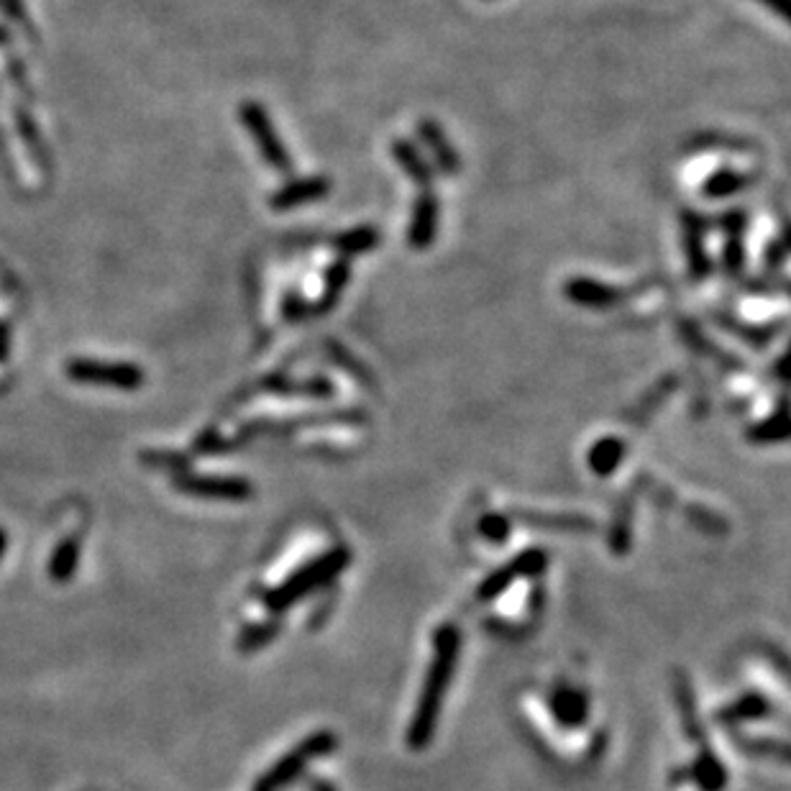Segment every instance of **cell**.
Wrapping results in <instances>:
<instances>
[{
  "instance_id": "cell-25",
  "label": "cell",
  "mask_w": 791,
  "mask_h": 791,
  "mask_svg": "<svg viewBox=\"0 0 791 791\" xmlns=\"http://www.w3.org/2000/svg\"><path fill=\"white\" fill-rule=\"evenodd\" d=\"M584 710H587V702H584L582 694L561 692L559 697H556V712H559L561 720H566L569 725H579L584 717Z\"/></svg>"
},
{
  "instance_id": "cell-2",
  "label": "cell",
  "mask_w": 791,
  "mask_h": 791,
  "mask_svg": "<svg viewBox=\"0 0 791 791\" xmlns=\"http://www.w3.org/2000/svg\"><path fill=\"white\" fill-rule=\"evenodd\" d=\"M64 374L77 384H98V387H111V390L123 392L139 390L146 379L139 364L103 359H70L64 364Z\"/></svg>"
},
{
  "instance_id": "cell-26",
  "label": "cell",
  "mask_w": 791,
  "mask_h": 791,
  "mask_svg": "<svg viewBox=\"0 0 791 791\" xmlns=\"http://www.w3.org/2000/svg\"><path fill=\"white\" fill-rule=\"evenodd\" d=\"M277 625L274 623H262V625H251V628H246L244 633H241L239 643L236 646L241 648V651H254V648H262L267 646L269 640L277 635Z\"/></svg>"
},
{
  "instance_id": "cell-13",
  "label": "cell",
  "mask_w": 791,
  "mask_h": 791,
  "mask_svg": "<svg viewBox=\"0 0 791 791\" xmlns=\"http://www.w3.org/2000/svg\"><path fill=\"white\" fill-rule=\"evenodd\" d=\"M418 136L423 139V144L428 146V152L433 154V162L438 164L443 175H459L461 159L451 141H448L446 131L436 123V118H420L418 121Z\"/></svg>"
},
{
  "instance_id": "cell-9",
  "label": "cell",
  "mask_w": 791,
  "mask_h": 791,
  "mask_svg": "<svg viewBox=\"0 0 791 791\" xmlns=\"http://www.w3.org/2000/svg\"><path fill=\"white\" fill-rule=\"evenodd\" d=\"M438 223H441V203H438V195L433 190H420L408 228L410 246L415 251L431 249L438 236Z\"/></svg>"
},
{
  "instance_id": "cell-11",
  "label": "cell",
  "mask_w": 791,
  "mask_h": 791,
  "mask_svg": "<svg viewBox=\"0 0 791 791\" xmlns=\"http://www.w3.org/2000/svg\"><path fill=\"white\" fill-rule=\"evenodd\" d=\"M331 180L328 177H303V180H292L287 185H282L280 190L272 192L269 198V205L272 210H295L300 205L315 203V200H323L331 195Z\"/></svg>"
},
{
  "instance_id": "cell-36",
  "label": "cell",
  "mask_w": 791,
  "mask_h": 791,
  "mask_svg": "<svg viewBox=\"0 0 791 791\" xmlns=\"http://www.w3.org/2000/svg\"><path fill=\"white\" fill-rule=\"evenodd\" d=\"M6 548H8V536H6V530L0 528V559L6 556Z\"/></svg>"
},
{
  "instance_id": "cell-33",
  "label": "cell",
  "mask_w": 791,
  "mask_h": 791,
  "mask_svg": "<svg viewBox=\"0 0 791 791\" xmlns=\"http://www.w3.org/2000/svg\"><path fill=\"white\" fill-rule=\"evenodd\" d=\"M786 262V241H774V244L766 249V267L768 269H779L781 264Z\"/></svg>"
},
{
  "instance_id": "cell-30",
  "label": "cell",
  "mask_w": 791,
  "mask_h": 791,
  "mask_svg": "<svg viewBox=\"0 0 791 791\" xmlns=\"http://www.w3.org/2000/svg\"><path fill=\"white\" fill-rule=\"evenodd\" d=\"M479 528H482V533L489 538V541H495V543L505 541L507 533H510V530H507L510 525H507L505 515H484V520L479 523Z\"/></svg>"
},
{
  "instance_id": "cell-23",
  "label": "cell",
  "mask_w": 791,
  "mask_h": 791,
  "mask_svg": "<svg viewBox=\"0 0 791 791\" xmlns=\"http://www.w3.org/2000/svg\"><path fill=\"white\" fill-rule=\"evenodd\" d=\"M745 262H748V251H745L743 236H728L725 246H722V269L730 277H740L745 272Z\"/></svg>"
},
{
  "instance_id": "cell-27",
  "label": "cell",
  "mask_w": 791,
  "mask_h": 791,
  "mask_svg": "<svg viewBox=\"0 0 791 791\" xmlns=\"http://www.w3.org/2000/svg\"><path fill=\"white\" fill-rule=\"evenodd\" d=\"M676 387H679V377H676V374H666V377L661 379V382H658V384H653V390L648 392V395L643 397V400H640L638 413H640V415H646L648 410L656 408L658 402L664 400V397H669L671 392L676 390Z\"/></svg>"
},
{
  "instance_id": "cell-14",
  "label": "cell",
  "mask_w": 791,
  "mask_h": 791,
  "mask_svg": "<svg viewBox=\"0 0 791 791\" xmlns=\"http://www.w3.org/2000/svg\"><path fill=\"white\" fill-rule=\"evenodd\" d=\"M712 320H715L722 331H728L730 336L740 338L745 344H751L753 349H763L768 341H774L776 333H779L781 326H784V320H779L774 326H756V323L735 318L733 313H725V310H712Z\"/></svg>"
},
{
  "instance_id": "cell-16",
  "label": "cell",
  "mask_w": 791,
  "mask_h": 791,
  "mask_svg": "<svg viewBox=\"0 0 791 791\" xmlns=\"http://www.w3.org/2000/svg\"><path fill=\"white\" fill-rule=\"evenodd\" d=\"M349 280H351V264L349 259L341 256V259H336V262L326 269V287L320 292L318 303L310 305V315L331 313V310L336 308L338 300H341V295H344Z\"/></svg>"
},
{
  "instance_id": "cell-32",
  "label": "cell",
  "mask_w": 791,
  "mask_h": 791,
  "mask_svg": "<svg viewBox=\"0 0 791 791\" xmlns=\"http://www.w3.org/2000/svg\"><path fill=\"white\" fill-rule=\"evenodd\" d=\"M141 461L149 466H157V469H169V472L177 469V466H180V469H185L187 466V461L177 454H144L141 456Z\"/></svg>"
},
{
  "instance_id": "cell-20",
  "label": "cell",
  "mask_w": 791,
  "mask_h": 791,
  "mask_svg": "<svg viewBox=\"0 0 791 791\" xmlns=\"http://www.w3.org/2000/svg\"><path fill=\"white\" fill-rule=\"evenodd\" d=\"M623 456H625V443L620 441V438H612V436L600 438V441L592 446V451H589V466H592L594 474L610 477L617 466H620Z\"/></svg>"
},
{
  "instance_id": "cell-5",
  "label": "cell",
  "mask_w": 791,
  "mask_h": 791,
  "mask_svg": "<svg viewBox=\"0 0 791 791\" xmlns=\"http://www.w3.org/2000/svg\"><path fill=\"white\" fill-rule=\"evenodd\" d=\"M333 748H336V738H333L331 733H315L313 738L305 740L300 748H295L292 753H287L282 761L274 763L272 768H269L267 774L262 776V779L256 781L254 791H280L285 789L287 784H292V781L300 776V771H303L305 766H308L310 758H318V756H326V753H331Z\"/></svg>"
},
{
  "instance_id": "cell-29",
  "label": "cell",
  "mask_w": 791,
  "mask_h": 791,
  "mask_svg": "<svg viewBox=\"0 0 791 791\" xmlns=\"http://www.w3.org/2000/svg\"><path fill=\"white\" fill-rule=\"evenodd\" d=\"M717 226L725 231V236H743L748 228V213L743 208H730L728 213L717 218Z\"/></svg>"
},
{
  "instance_id": "cell-3",
  "label": "cell",
  "mask_w": 791,
  "mask_h": 791,
  "mask_svg": "<svg viewBox=\"0 0 791 791\" xmlns=\"http://www.w3.org/2000/svg\"><path fill=\"white\" fill-rule=\"evenodd\" d=\"M346 564H349V551H346V548H336V551L326 553L323 559L313 561V564L305 566L303 571H297L295 576H290L282 587L272 589V592L267 594L269 610L274 612L285 610V607H290L292 602L300 600V597L308 594L313 587L326 584L328 579L336 576Z\"/></svg>"
},
{
  "instance_id": "cell-22",
  "label": "cell",
  "mask_w": 791,
  "mask_h": 791,
  "mask_svg": "<svg viewBox=\"0 0 791 791\" xmlns=\"http://www.w3.org/2000/svg\"><path fill=\"white\" fill-rule=\"evenodd\" d=\"M786 436H789V420H786V400L781 397L776 413L768 415L766 420H761V423L753 425L751 431H748V441L776 443V441H786Z\"/></svg>"
},
{
  "instance_id": "cell-28",
  "label": "cell",
  "mask_w": 791,
  "mask_h": 791,
  "mask_svg": "<svg viewBox=\"0 0 791 791\" xmlns=\"http://www.w3.org/2000/svg\"><path fill=\"white\" fill-rule=\"evenodd\" d=\"M766 712V702H763L761 697H753V694H748V697L740 699L735 707H730L725 715H722V720H751V717H758Z\"/></svg>"
},
{
  "instance_id": "cell-15",
  "label": "cell",
  "mask_w": 791,
  "mask_h": 791,
  "mask_svg": "<svg viewBox=\"0 0 791 791\" xmlns=\"http://www.w3.org/2000/svg\"><path fill=\"white\" fill-rule=\"evenodd\" d=\"M392 157H395L397 167L418 185V190H433V167L423 159V154L418 152V146L408 139H395L392 141Z\"/></svg>"
},
{
  "instance_id": "cell-8",
  "label": "cell",
  "mask_w": 791,
  "mask_h": 791,
  "mask_svg": "<svg viewBox=\"0 0 791 791\" xmlns=\"http://www.w3.org/2000/svg\"><path fill=\"white\" fill-rule=\"evenodd\" d=\"M175 487L180 489L182 495H192V497H203V500H249L254 495V487H251L246 479H236V477H195V474L180 472L175 477Z\"/></svg>"
},
{
  "instance_id": "cell-17",
  "label": "cell",
  "mask_w": 791,
  "mask_h": 791,
  "mask_svg": "<svg viewBox=\"0 0 791 791\" xmlns=\"http://www.w3.org/2000/svg\"><path fill=\"white\" fill-rule=\"evenodd\" d=\"M753 182H756V175H751V172H738V169L728 167L717 169L702 182V195L710 200L733 198V195L743 192L745 187H751Z\"/></svg>"
},
{
  "instance_id": "cell-35",
  "label": "cell",
  "mask_w": 791,
  "mask_h": 791,
  "mask_svg": "<svg viewBox=\"0 0 791 791\" xmlns=\"http://www.w3.org/2000/svg\"><path fill=\"white\" fill-rule=\"evenodd\" d=\"M8 344H11V331H8L6 323H0V359L8 356Z\"/></svg>"
},
{
  "instance_id": "cell-6",
  "label": "cell",
  "mask_w": 791,
  "mask_h": 791,
  "mask_svg": "<svg viewBox=\"0 0 791 791\" xmlns=\"http://www.w3.org/2000/svg\"><path fill=\"white\" fill-rule=\"evenodd\" d=\"M648 287H651V282H640L635 287H617L605 285L600 280H592V277H571V280L564 282V297L569 303L579 305V308L610 310L620 308L625 300L640 295V292H646Z\"/></svg>"
},
{
  "instance_id": "cell-7",
  "label": "cell",
  "mask_w": 791,
  "mask_h": 791,
  "mask_svg": "<svg viewBox=\"0 0 791 791\" xmlns=\"http://www.w3.org/2000/svg\"><path fill=\"white\" fill-rule=\"evenodd\" d=\"M710 223V218H704L697 210L681 213V241H684V254H687V272L694 282H704L712 274L710 251L704 244Z\"/></svg>"
},
{
  "instance_id": "cell-4",
  "label": "cell",
  "mask_w": 791,
  "mask_h": 791,
  "mask_svg": "<svg viewBox=\"0 0 791 791\" xmlns=\"http://www.w3.org/2000/svg\"><path fill=\"white\" fill-rule=\"evenodd\" d=\"M239 116L244 128L249 131V136L254 139L259 154L264 157V162H267L272 169H277V172H282V175H287L292 169L290 152H287L285 144H282L280 134H277V128H274L267 108H264L262 103H256V100H244L239 108Z\"/></svg>"
},
{
  "instance_id": "cell-31",
  "label": "cell",
  "mask_w": 791,
  "mask_h": 791,
  "mask_svg": "<svg viewBox=\"0 0 791 791\" xmlns=\"http://www.w3.org/2000/svg\"><path fill=\"white\" fill-rule=\"evenodd\" d=\"M282 313H285L287 320H303L310 315V305L297 292H287L285 303H282Z\"/></svg>"
},
{
  "instance_id": "cell-19",
  "label": "cell",
  "mask_w": 791,
  "mask_h": 791,
  "mask_svg": "<svg viewBox=\"0 0 791 791\" xmlns=\"http://www.w3.org/2000/svg\"><path fill=\"white\" fill-rule=\"evenodd\" d=\"M77 564H80V541L77 538H64L54 548L52 559H49V579L57 584L70 582L77 571Z\"/></svg>"
},
{
  "instance_id": "cell-10",
  "label": "cell",
  "mask_w": 791,
  "mask_h": 791,
  "mask_svg": "<svg viewBox=\"0 0 791 791\" xmlns=\"http://www.w3.org/2000/svg\"><path fill=\"white\" fill-rule=\"evenodd\" d=\"M679 336L694 354H699L702 359L715 361L720 369H728V372H745L743 359H738V356L730 354V351L720 349V346L704 333V328L699 326V323H694V320L689 318L679 320Z\"/></svg>"
},
{
  "instance_id": "cell-18",
  "label": "cell",
  "mask_w": 791,
  "mask_h": 791,
  "mask_svg": "<svg viewBox=\"0 0 791 791\" xmlns=\"http://www.w3.org/2000/svg\"><path fill=\"white\" fill-rule=\"evenodd\" d=\"M379 239H382V236H379V231L374 226H356L344 233H338L331 246L338 251V254L344 256V259H351V256L369 254V251L377 249Z\"/></svg>"
},
{
  "instance_id": "cell-1",
  "label": "cell",
  "mask_w": 791,
  "mask_h": 791,
  "mask_svg": "<svg viewBox=\"0 0 791 791\" xmlns=\"http://www.w3.org/2000/svg\"><path fill=\"white\" fill-rule=\"evenodd\" d=\"M456 656H459V633H456V628L446 625V628H441L436 633V661H433L431 674L425 679L418 710H415L413 725H410L408 740L413 748H425V745L431 743L438 710H441L443 692H446L451 674H454Z\"/></svg>"
},
{
  "instance_id": "cell-21",
  "label": "cell",
  "mask_w": 791,
  "mask_h": 791,
  "mask_svg": "<svg viewBox=\"0 0 791 791\" xmlns=\"http://www.w3.org/2000/svg\"><path fill=\"white\" fill-rule=\"evenodd\" d=\"M326 351H328V359H331L338 369H344V372L349 374V377H354L361 387H367L369 392H374L377 382H374V374L369 372L364 361L356 359L344 344H336V341H328Z\"/></svg>"
},
{
  "instance_id": "cell-24",
  "label": "cell",
  "mask_w": 791,
  "mask_h": 791,
  "mask_svg": "<svg viewBox=\"0 0 791 791\" xmlns=\"http://www.w3.org/2000/svg\"><path fill=\"white\" fill-rule=\"evenodd\" d=\"M520 520L523 523H533V525H556L559 530H566V528H576V530H584V528H592V523L584 518H579V515H533V512H518Z\"/></svg>"
},
{
  "instance_id": "cell-12",
  "label": "cell",
  "mask_w": 791,
  "mask_h": 791,
  "mask_svg": "<svg viewBox=\"0 0 791 791\" xmlns=\"http://www.w3.org/2000/svg\"><path fill=\"white\" fill-rule=\"evenodd\" d=\"M546 561H548L546 553L538 551V548L520 553L518 559H512L505 569L495 571V574L489 576L487 582H482V587H479V600H492V597H497L500 592H505V589L510 587L515 579H518V576L536 574V571H541L543 566H546Z\"/></svg>"
},
{
  "instance_id": "cell-34",
  "label": "cell",
  "mask_w": 791,
  "mask_h": 791,
  "mask_svg": "<svg viewBox=\"0 0 791 791\" xmlns=\"http://www.w3.org/2000/svg\"><path fill=\"white\" fill-rule=\"evenodd\" d=\"M758 3H763L766 8H771V11H774L781 21H789V0H758Z\"/></svg>"
}]
</instances>
